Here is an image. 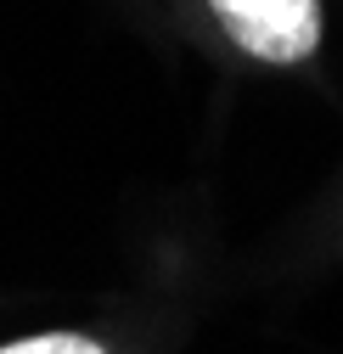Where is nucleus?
<instances>
[{
  "label": "nucleus",
  "mask_w": 343,
  "mask_h": 354,
  "mask_svg": "<svg viewBox=\"0 0 343 354\" xmlns=\"http://www.w3.org/2000/svg\"><path fill=\"white\" fill-rule=\"evenodd\" d=\"M0 354H102L91 337H73V332H51V337H28V343H12Z\"/></svg>",
  "instance_id": "f03ea898"
},
{
  "label": "nucleus",
  "mask_w": 343,
  "mask_h": 354,
  "mask_svg": "<svg viewBox=\"0 0 343 354\" xmlns=\"http://www.w3.org/2000/svg\"><path fill=\"white\" fill-rule=\"evenodd\" d=\"M214 17L248 57L298 62L321 46V6L315 0H208Z\"/></svg>",
  "instance_id": "f257e3e1"
}]
</instances>
